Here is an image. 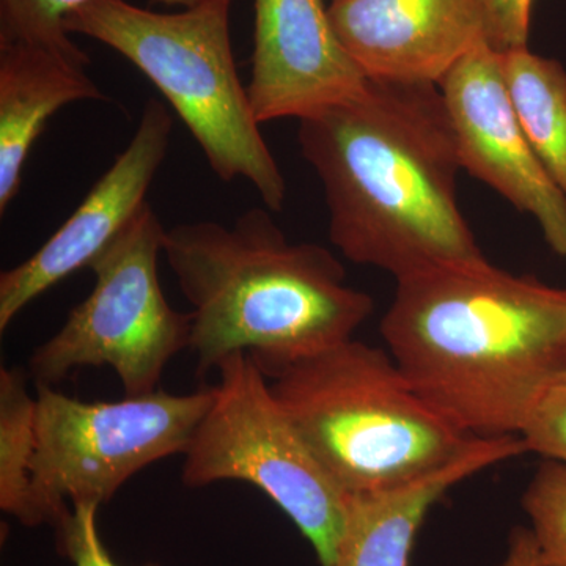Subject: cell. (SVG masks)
Returning a JSON list of instances; mask_svg holds the SVG:
<instances>
[{"mask_svg": "<svg viewBox=\"0 0 566 566\" xmlns=\"http://www.w3.org/2000/svg\"><path fill=\"white\" fill-rule=\"evenodd\" d=\"M297 142L349 262L401 279L483 259L458 207L461 161L439 85L370 80L352 102L301 120Z\"/></svg>", "mask_w": 566, "mask_h": 566, "instance_id": "obj_1", "label": "cell"}, {"mask_svg": "<svg viewBox=\"0 0 566 566\" xmlns=\"http://www.w3.org/2000/svg\"><path fill=\"white\" fill-rule=\"evenodd\" d=\"M381 334L417 394L458 430L520 436L566 374V289L485 256L438 264L397 279Z\"/></svg>", "mask_w": 566, "mask_h": 566, "instance_id": "obj_2", "label": "cell"}, {"mask_svg": "<svg viewBox=\"0 0 566 566\" xmlns=\"http://www.w3.org/2000/svg\"><path fill=\"white\" fill-rule=\"evenodd\" d=\"M163 253L192 307L189 349L200 375L237 353L251 354L262 370L315 356L353 338L375 308L346 285L334 253L290 243L262 208L233 227L175 226Z\"/></svg>", "mask_w": 566, "mask_h": 566, "instance_id": "obj_3", "label": "cell"}, {"mask_svg": "<svg viewBox=\"0 0 566 566\" xmlns=\"http://www.w3.org/2000/svg\"><path fill=\"white\" fill-rule=\"evenodd\" d=\"M262 371L348 497L415 482L485 439L458 430L431 408L389 352L354 338Z\"/></svg>", "mask_w": 566, "mask_h": 566, "instance_id": "obj_4", "label": "cell"}, {"mask_svg": "<svg viewBox=\"0 0 566 566\" xmlns=\"http://www.w3.org/2000/svg\"><path fill=\"white\" fill-rule=\"evenodd\" d=\"M233 0H200L172 13L128 0H88L65 29L99 41L137 66L188 126L222 181L251 182L271 211H282L285 178L260 133L234 62Z\"/></svg>", "mask_w": 566, "mask_h": 566, "instance_id": "obj_5", "label": "cell"}, {"mask_svg": "<svg viewBox=\"0 0 566 566\" xmlns=\"http://www.w3.org/2000/svg\"><path fill=\"white\" fill-rule=\"evenodd\" d=\"M216 370L219 381L186 450L182 483H251L292 520L314 547L319 566H334L348 494L283 411L251 354H232Z\"/></svg>", "mask_w": 566, "mask_h": 566, "instance_id": "obj_6", "label": "cell"}, {"mask_svg": "<svg viewBox=\"0 0 566 566\" xmlns=\"http://www.w3.org/2000/svg\"><path fill=\"white\" fill-rule=\"evenodd\" d=\"M36 389L32 502L39 526L51 524L55 535L73 506H102L142 469L185 455L212 400V387L189 395L158 389L118 401Z\"/></svg>", "mask_w": 566, "mask_h": 566, "instance_id": "obj_7", "label": "cell"}, {"mask_svg": "<svg viewBox=\"0 0 566 566\" xmlns=\"http://www.w3.org/2000/svg\"><path fill=\"white\" fill-rule=\"evenodd\" d=\"M161 219L145 203L88 266L92 293L70 312L57 334L33 352L36 387L59 385L76 368L111 367L125 397L158 390L166 365L191 344V314L167 303L159 281Z\"/></svg>", "mask_w": 566, "mask_h": 566, "instance_id": "obj_8", "label": "cell"}, {"mask_svg": "<svg viewBox=\"0 0 566 566\" xmlns=\"http://www.w3.org/2000/svg\"><path fill=\"white\" fill-rule=\"evenodd\" d=\"M461 167L538 222L566 259V196L551 180L523 132L506 91L501 52L479 44L439 82Z\"/></svg>", "mask_w": 566, "mask_h": 566, "instance_id": "obj_9", "label": "cell"}, {"mask_svg": "<svg viewBox=\"0 0 566 566\" xmlns=\"http://www.w3.org/2000/svg\"><path fill=\"white\" fill-rule=\"evenodd\" d=\"M174 118L166 104L150 98L128 147L96 181L80 207L25 262L0 275V333L40 294L82 268L91 266L147 203L169 151Z\"/></svg>", "mask_w": 566, "mask_h": 566, "instance_id": "obj_10", "label": "cell"}, {"mask_svg": "<svg viewBox=\"0 0 566 566\" xmlns=\"http://www.w3.org/2000/svg\"><path fill=\"white\" fill-rule=\"evenodd\" d=\"M252 76L260 125L304 118L352 102L368 80L335 32L323 0H253Z\"/></svg>", "mask_w": 566, "mask_h": 566, "instance_id": "obj_11", "label": "cell"}, {"mask_svg": "<svg viewBox=\"0 0 566 566\" xmlns=\"http://www.w3.org/2000/svg\"><path fill=\"white\" fill-rule=\"evenodd\" d=\"M329 17L371 81L439 85L486 43L482 0H333Z\"/></svg>", "mask_w": 566, "mask_h": 566, "instance_id": "obj_12", "label": "cell"}, {"mask_svg": "<svg viewBox=\"0 0 566 566\" xmlns=\"http://www.w3.org/2000/svg\"><path fill=\"white\" fill-rule=\"evenodd\" d=\"M523 453L520 436L480 439L463 457L415 482L352 495L334 566H409L417 532L450 488Z\"/></svg>", "mask_w": 566, "mask_h": 566, "instance_id": "obj_13", "label": "cell"}, {"mask_svg": "<svg viewBox=\"0 0 566 566\" xmlns=\"http://www.w3.org/2000/svg\"><path fill=\"white\" fill-rule=\"evenodd\" d=\"M88 65L41 44H0V214L20 192L29 153L52 115L71 103L107 102Z\"/></svg>", "mask_w": 566, "mask_h": 566, "instance_id": "obj_14", "label": "cell"}, {"mask_svg": "<svg viewBox=\"0 0 566 566\" xmlns=\"http://www.w3.org/2000/svg\"><path fill=\"white\" fill-rule=\"evenodd\" d=\"M506 91L551 180L566 196V71L527 48L501 52Z\"/></svg>", "mask_w": 566, "mask_h": 566, "instance_id": "obj_15", "label": "cell"}, {"mask_svg": "<svg viewBox=\"0 0 566 566\" xmlns=\"http://www.w3.org/2000/svg\"><path fill=\"white\" fill-rule=\"evenodd\" d=\"M22 368H0V509L36 527L31 468L35 453V400Z\"/></svg>", "mask_w": 566, "mask_h": 566, "instance_id": "obj_16", "label": "cell"}, {"mask_svg": "<svg viewBox=\"0 0 566 566\" xmlns=\"http://www.w3.org/2000/svg\"><path fill=\"white\" fill-rule=\"evenodd\" d=\"M88 0H0V44L32 43L71 57L91 61L66 32V18ZM169 7L196 6L200 0H156Z\"/></svg>", "mask_w": 566, "mask_h": 566, "instance_id": "obj_17", "label": "cell"}, {"mask_svg": "<svg viewBox=\"0 0 566 566\" xmlns=\"http://www.w3.org/2000/svg\"><path fill=\"white\" fill-rule=\"evenodd\" d=\"M545 566H566V464L546 460L523 495Z\"/></svg>", "mask_w": 566, "mask_h": 566, "instance_id": "obj_18", "label": "cell"}, {"mask_svg": "<svg viewBox=\"0 0 566 566\" xmlns=\"http://www.w3.org/2000/svg\"><path fill=\"white\" fill-rule=\"evenodd\" d=\"M520 438L527 453L566 464V374L551 382L536 401Z\"/></svg>", "mask_w": 566, "mask_h": 566, "instance_id": "obj_19", "label": "cell"}, {"mask_svg": "<svg viewBox=\"0 0 566 566\" xmlns=\"http://www.w3.org/2000/svg\"><path fill=\"white\" fill-rule=\"evenodd\" d=\"M98 505L73 506L69 523L57 535L59 553L74 566H120L104 546L98 531ZM158 566V565H144Z\"/></svg>", "mask_w": 566, "mask_h": 566, "instance_id": "obj_20", "label": "cell"}, {"mask_svg": "<svg viewBox=\"0 0 566 566\" xmlns=\"http://www.w3.org/2000/svg\"><path fill=\"white\" fill-rule=\"evenodd\" d=\"M534 0H482L486 43L497 52L527 48Z\"/></svg>", "mask_w": 566, "mask_h": 566, "instance_id": "obj_21", "label": "cell"}, {"mask_svg": "<svg viewBox=\"0 0 566 566\" xmlns=\"http://www.w3.org/2000/svg\"><path fill=\"white\" fill-rule=\"evenodd\" d=\"M497 566H545L531 528H513L512 534H510L505 558Z\"/></svg>", "mask_w": 566, "mask_h": 566, "instance_id": "obj_22", "label": "cell"}]
</instances>
